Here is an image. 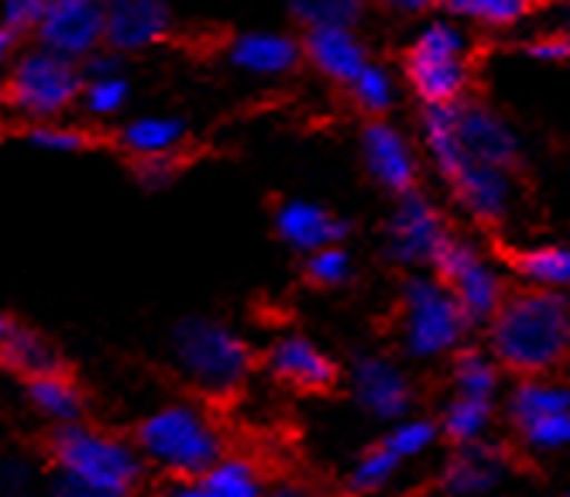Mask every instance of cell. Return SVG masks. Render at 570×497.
<instances>
[{
	"mask_svg": "<svg viewBox=\"0 0 570 497\" xmlns=\"http://www.w3.org/2000/svg\"><path fill=\"white\" fill-rule=\"evenodd\" d=\"M492 350L515 375H547L570 357V299L557 288H529L502 299L492 316Z\"/></svg>",
	"mask_w": 570,
	"mask_h": 497,
	"instance_id": "obj_1",
	"label": "cell"
},
{
	"mask_svg": "<svg viewBox=\"0 0 570 497\" xmlns=\"http://www.w3.org/2000/svg\"><path fill=\"white\" fill-rule=\"evenodd\" d=\"M423 145L440 179L451 186L458 202L481 223H499L509 213L512 182L509 169L474 158L458 138V103H433L423 113Z\"/></svg>",
	"mask_w": 570,
	"mask_h": 497,
	"instance_id": "obj_2",
	"label": "cell"
},
{
	"mask_svg": "<svg viewBox=\"0 0 570 497\" xmlns=\"http://www.w3.org/2000/svg\"><path fill=\"white\" fill-rule=\"evenodd\" d=\"M135 443L155 467L179 480L203 477L220 460L224 449L217 426L189 405H173L148 416L135 429Z\"/></svg>",
	"mask_w": 570,
	"mask_h": 497,
	"instance_id": "obj_3",
	"label": "cell"
},
{
	"mask_svg": "<svg viewBox=\"0 0 570 497\" xmlns=\"http://www.w3.org/2000/svg\"><path fill=\"white\" fill-rule=\"evenodd\" d=\"M176 360L196 391L207 398H230L240 391L244 378L255 364L252 347L227 326L210 319H186L173 337Z\"/></svg>",
	"mask_w": 570,
	"mask_h": 497,
	"instance_id": "obj_4",
	"label": "cell"
},
{
	"mask_svg": "<svg viewBox=\"0 0 570 497\" xmlns=\"http://www.w3.org/2000/svg\"><path fill=\"white\" fill-rule=\"evenodd\" d=\"M52 460L62 467L66 477H76L90 487L110 490L117 497H128L141 484V460L138 453L114 436H104L97 429L62 423L49 439Z\"/></svg>",
	"mask_w": 570,
	"mask_h": 497,
	"instance_id": "obj_5",
	"label": "cell"
},
{
	"mask_svg": "<svg viewBox=\"0 0 570 497\" xmlns=\"http://www.w3.org/2000/svg\"><path fill=\"white\" fill-rule=\"evenodd\" d=\"M83 90V66L49 49L24 52L4 82V103L28 123L62 117Z\"/></svg>",
	"mask_w": 570,
	"mask_h": 497,
	"instance_id": "obj_6",
	"label": "cell"
},
{
	"mask_svg": "<svg viewBox=\"0 0 570 497\" xmlns=\"http://www.w3.org/2000/svg\"><path fill=\"white\" fill-rule=\"evenodd\" d=\"M405 76L416 97L433 103H461L471 66H468V34L454 21H433L426 24L416 41L405 52Z\"/></svg>",
	"mask_w": 570,
	"mask_h": 497,
	"instance_id": "obj_7",
	"label": "cell"
},
{
	"mask_svg": "<svg viewBox=\"0 0 570 497\" xmlns=\"http://www.w3.org/2000/svg\"><path fill=\"white\" fill-rule=\"evenodd\" d=\"M405 309V347L416 357H433L451 350L471 326L458 296L440 278H410L402 288Z\"/></svg>",
	"mask_w": 570,
	"mask_h": 497,
	"instance_id": "obj_8",
	"label": "cell"
},
{
	"mask_svg": "<svg viewBox=\"0 0 570 497\" xmlns=\"http://www.w3.org/2000/svg\"><path fill=\"white\" fill-rule=\"evenodd\" d=\"M433 268H436V278L458 296V302L471 322H484L499 312V306L505 299L502 278L495 275V268H488V261L468 240H458V237L446 240L440 247Z\"/></svg>",
	"mask_w": 570,
	"mask_h": 497,
	"instance_id": "obj_9",
	"label": "cell"
},
{
	"mask_svg": "<svg viewBox=\"0 0 570 497\" xmlns=\"http://www.w3.org/2000/svg\"><path fill=\"white\" fill-rule=\"evenodd\" d=\"M35 38L42 49L83 66L107 46V0H56Z\"/></svg>",
	"mask_w": 570,
	"mask_h": 497,
	"instance_id": "obj_10",
	"label": "cell"
},
{
	"mask_svg": "<svg viewBox=\"0 0 570 497\" xmlns=\"http://www.w3.org/2000/svg\"><path fill=\"white\" fill-rule=\"evenodd\" d=\"M451 240L443 217L420 192H402L389 220V258L399 265H433L440 247Z\"/></svg>",
	"mask_w": 570,
	"mask_h": 497,
	"instance_id": "obj_11",
	"label": "cell"
},
{
	"mask_svg": "<svg viewBox=\"0 0 570 497\" xmlns=\"http://www.w3.org/2000/svg\"><path fill=\"white\" fill-rule=\"evenodd\" d=\"M173 14L166 0H107V49L145 52L169 34Z\"/></svg>",
	"mask_w": 570,
	"mask_h": 497,
	"instance_id": "obj_12",
	"label": "cell"
},
{
	"mask_svg": "<svg viewBox=\"0 0 570 497\" xmlns=\"http://www.w3.org/2000/svg\"><path fill=\"white\" fill-rule=\"evenodd\" d=\"M361 151H364V165H368L372 179L402 196L416 186V155L405 141V135L385 120H372L361 135Z\"/></svg>",
	"mask_w": 570,
	"mask_h": 497,
	"instance_id": "obj_13",
	"label": "cell"
},
{
	"mask_svg": "<svg viewBox=\"0 0 570 497\" xmlns=\"http://www.w3.org/2000/svg\"><path fill=\"white\" fill-rule=\"evenodd\" d=\"M265 364H268V370H272V375L282 385H289L296 391H306V395L331 391L337 385V378H341L337 364L327 354H320L303 337H285V340H278L268 350Z\"/></svg>",
	"mask_w": 570,
	"mask_h": 497,
	"instance_id": "obj_14",
	"label": "cell"
},
{
	"mask_svg": "<svg viewBox=\"0 0 570 497\" xmlns=\"http://www.w3.org/2000/svg\"><path fill=\"white\" fill-rule=\"evenodd\" d=\"M458 138L474 158L499 165V169H512L519 158L515 131L495 110L478 103H458Z\"/></svg>",
	"mask_w": 570,
	"mask_h": 497,
	"instance_id": "obj_15",
	"label": "cell"
},
{
	"mask_svg": "<svg viewBox=\"0 0 570 497\" xmlns=\"http://www.w3.org/2000/svg\"><path fill=\"white\" fill-rule=\"evenodd\" d=\"M303 56L334 82H347L368 66V52L357 41L354 28L347 24H320V28H306V41H303Z\"/></svg>",
	"mask_w": 570,
	"mask_h": 497,
	"instance_id": "obj_16",
	"label": "cell"
},
{
	"mask_svg": "<svg viewBox=\"0 0 570 497\" xmlns=\"http://www.w3.org/2000/svg\"><path fill=\"white\" fill-rule=\"evenodd\" d=\"M275 230L296 251H320V247L341 243L347 237V223L341 217L306 199L282 202L275 213Z\"/></svg>",
	"mask_w": 570,
	"mask_h": 497,
	"instance_id": "obj_17",
	"label": "cell"
},
{
	"mask_svg": "<svg viewBox=\"0 0 570 497\" xmlns=\"http://www.w3.org/2000/svg\"><path fill=\"white\" fill-rule=\"evenodd\" d=\"M227 59L252 76H282L299 66L303 46L278 31H248L230 41Z\"/></svg>",
	"mask_w": 570,
	"mask_h": 497,
	"instance_id": "obj_18",
	"label": "cell"
},
{
	"mask_svg": "<svg viewBox=\"0 0 570 497\" xmlns=\"http://www.w3.org/2000/svg\"><path fill=\"white\" fill-rule=\"evenodd\" d=\"M120 52H107L104 49L97 56H90L83 62V90H79V103L83 110L97 120L117 117L128 103V79L120 72Z\"/></svg>",
	"mask_w": 570,
	"mask_h": 497,
	"instance_id": "obj_19",
	"label": "cell"
},
{
	"mask_svg": "<svg viewBox=\"0 0 570 497\" xmlns=\"http://www.w3.org/2000/svg\"><path fill=\"white\" fill-rule=\"evenodd\" d=\"M354 388L361 405L375 411L379 419H399L413 405V391L405 378L385 360H361L354 370Z\"/></svg>",
	"mask_w": 570,
	"mask_h": 497,
	"instance_id": "obj_20",
	"label": "cell"
},
{
	"mask_svg": "<svg viewBox=\"0 0 570 497\" xmlns=\"http://www.w3.org/2000/svg\"><path fill=\"white\" fill-rule=\"evenodd\" d=\"M509 460V453L502 446H488V443H461V453L446 464L443 470V487L451 494H478V490H488L502 467Z\"/></svg>",
	"mask_w": 570,
	"mask_h": 497,
	"instance_id": "obj_21",
	"label": "cell"
},
{
	"mask_svg": "<svg viewBox=\"0 0 570 497\" xmlns=\"http://www.w3.org/2000/svg\"><path fill=\"white\" fill-rule=\"evenodd\" d=\"M62 357L56 354V347L38 337L35 329L24 326H11L4 337H0V370H11V375L31 381L38 375H52V370H62Z\"/></svg>",
	"mask_w": 570,
	"mask_h": 497,
	"instance_id": "obj_22",
	"label": "cell"
},
{
	"mask_svg": "<svg viewBox=\"0 0 570 497\" xmlns=\"http://www.w3.org/2000/svg\"><path fill=\"white\" fill-rule=\"evenodd\" d=\"M183 138H186V123L176 117H138L120 128V148L135 155V161L176 158Z\"/></svg>",
	"mask_w": 570,
	"mask_h": 497,
	"instance_id": "obj_23",
	"label": "cell"
},
{
	"mask_svg": "<svg viewBox=\"0 0 570 497\" xmlns=\"http://www.w3.org/2000/svg\"><path fill=\"white\" fill-rule=\"evenodd\" d=\"M28 398L31 405L42 411V416L56 419V423H76L83 416L87 398L79 391V385L72 381V375L62 370H52V375H38L28 381Z\"/></svg>",
	"mask_w": 570,
	"mask_h": 497,
	"instance_id": "obj_24",
	"label": "cell"
},
{
	"mask_svg": "<svg viewBox=\"0 0 570 497\" xmlns=\"http://www.w3.org/2000/svg\"><path fill=\"white\" fill-rule=\"evenodd\" d=\"M512 268L537 281L540 288H557V292H570V247L547 243V247H529V251L512 255Z\"/></svg>",
	"mask_w": 570,
	"mask_h": 497,
	"instance_id": "obj_25",
	"label": "cell"
},
{
	"mask_svg": "<svg viewBox=\"0 0 570 497\" xmlns=\"http://www.w3.org/2000/svg\"><path fill=\"white\" fill-rule=\"evenodd\" d=\"M440 8L461 21H474L484 28H509L533 11V0H440Z\"/></svg>",
	"mask_w": 570,
	"mask_h": 497,
	"instance_id": "obj_26",
	"label": "cell"
},
{
	"mask_svg": "<svg viewBox=\"0 0 570 497\" xmlns=\"http://www.w3.org/2000/svg\"><path fill=\"white\" fill-rule=\"evenodd\" d=\"M207 484L210 497H262V474L252 460H217L207 474L199 477Z\"/></svg>",
	"mask_w": 570,
	"mask_h": 497,
	"instance_id": "obj_27",
	"label": "cell"
},
{
	"mask_svg": "<svg viewBox=\"0 0 570 497\" xmlns=\"http://www.w3.org/2000/svg\"><path fill=\"white\" fill-rule=\"evenodd\" d=\"M570 408V391L557 388V385H543V381H525L509 405V416L512 423L522 429L540 416H550V411H563Z\"/></svg>",
	"mask_w": 570,
	"mask_h": 497,
	"instance_id": "obj_28",
	"label": "cell"
},
{
	"mask_svg": "<svg viewBox=\"0 0 570 497\" xmlns=\"http://www.w3.org/2000/svg\"><path fill=\"white\" fill-rule=\"evenodd\" d=\"M488 419H492V398L458 391V398L443 411V433L454 443H474L488 426Z\"/></svg>",
	"mask_w": 570,
	"mask_h": 497,
	"instance_id": "obj_29",
	"label": "cell"
},
{
	"mask_svg": "<svg viewBox=\"0 0 570 497\" xmlns=\"http://www.w3.org/2000/svg\"><path fill=\"white\" fill-rule=\"evenodd\" d=\"M347 90H351V97H354V103L361 110H368L375 117H382L395 103V79L389 76V69L372 66V62L347 82Z\"/></svg>",
	"mask_w": 570,
	"mask_h": 497,
	"instance_id": "obj_30",
	"label": "cell"
},
{
	"mask_svg": "<svg viewBox=\"0 0 570 497\" xmlns=\"http://www.w3.org/2000/svg\"><path fill=\"white\" fill-rule=\"evenodd\" d=\"M368 0H289V8L299 24L320 28V24H347L354 28L364 14Z\"/></svg>",
	"mask_w": 570,
	"mask_h": 497,
	"instance_id": "obj_31",
	"label": "cell"
},
{
	"mask_svg": "<svg viewBox=\"0 0 570 497\" xmlns=\"http://www.w3.org/2000/svg\"><path fill=\"white\" fill-rule=\"evenodd\" d=\"M28 145H35L38 151H52V155H76L90 148V135L83 128H72V123L38 120L28 128Z\"/></svg>",
	"mask_w": 570,
	"mask_h": 497,
	"instance_id": "obj_32",
	"label": "cell"
},
{
	"mask_svg": "<svg viewBox=\"0 0 570 497\" xmlns=\"http://www.w3.org/2000/svg\"><path fill=\"white\" fill-rule=\"evenodd\" d=\"M399 460H402V457H399V453H392L385 443H382V446H372V449L357 460V467L351 470L347 487H351L354 494H372V490L385 487V480L395 474Z\"/></svg>",
	"mask_w": 570,
	"mask_h": 497,
	"instance_id": "obj_33",
	"label": "cell"
},
{
	"mask_svg": "<svg viewBox=\"0 0 570 497\" xmlns=\"http://www.w3.org/2000/svg\"><path fill=\"white\" fill-rule=\"evenodd\" d=\"M454 381L461 395H481V398H492L495 391V367L484 354L478 350H461L458 364H454Z\"/></svg>",
	"mask_w": 570,
	"mask_h": 497,
	"instance_id": "obj_34",
	"label": "cell"
},
{
	"mask_svg": "<svg viewBox=\"0 0 570 497\" xmlns=\"http://www.w3.org/2000/svg\"><path fill=\"white\" fill-rule=\"evenodd\" d=\"M351 275V261L347 255L341 251L337 243L331 247H320V251H309V261H306V278L320 288H334V285H344Z\"/></svg>",
	"mask_w": 570,
	"mask_h": 497,
	"instance_id": "obj_35",
	"label": "cell"
},
{
	"mask_svg": "<svg viewBox=\"0 0 570 497\" xmlns=\"http://www.w3.org/2000/svg\"><path fill=\"white\" fill-rule=\"evenodd\" d=\"M519 433H522V439L529 446H537V449H560V446L570 443V408L550 411V416H540L529 426H522Z\"/></svg>",
	"mask_w": 570,
	"mask_h": 497,
	"instance_id": "obj_36",
	"label": "cell"
},
{
	"mask_svg": "<svg viewBox=\"0 0 570 497\" xmlns=\"http://www.w3.org/2000/svg\"><path fill=\"white\" fill-rule=\"evenodd\" d=\"M433 439H436V426L433 423H405V426H399V429H392L385 436V446L405 460V457H416V453L426 449Z\"/></svg>",
	"mask_w": 570,
	"mask_h": 497,
	"instance_id": "obj_37",
	"label": "cell"
},
{
	"mask_svg": "<svg viewBox=\"0 0 570 497\" xmlns=\"http://www.w3.org/2000/svg\"><path fill=\"white\" fill-rule=\"evenodd\" d=\"M525 56L533 62H563V59H570V41L563 38V31L540 34L525 46Z\"/></svg>",
	"mask_w": 570,
	"mask_h": 497,
	"instance_id": "obj_38",
	"label": "cell"
},
{
	"mask_svg": "<svg viewBox=\"0 0 570 497\" xmlns=\"http://www.w3.org/2000/svg\"><path fill=\"white\" fill-rule=\"evenodd\" d=\"M56 497H117L110 490H100V487H90L83 480H76V477H66L62 487L56 490Z\"/></svg>",
	"mask_w": 570,
	"mask_h": 497,
	"instance_id": "obj_39",
	"label": "cell"
},
{
	"mask_svg": "<svg viewBox=\"0 0 570 497\" xmlns=\"http://www.w3.org/2000/svg\"><path fill=\"white\" fill-rule=\"evenodd\" d=\"M379 4H385V8H392L399 14H420L426 8H436L440 0H379Z\"/></svg>",
	"mask_w": 570,
	"mask_h": 497,
	"instance_id": "obj_40",
	"label": "cell"
},
{
	"mask_svg": "<svg viewBox=\"0 0 570 497\" xmlns=\"http://www.w3.org/2000/svg\"><path fill=\"white\" fill-rule=\"evenodd\" d=\"M169 497H210V490H207V484H203L199 477H189V480H179L169 490Z\"/></svg>",
	"mask_w": 570,
	"mask_h": 497,
	"instance_id": "obj_41",
	"label": "cell"
},
{
	"mask_svg": "<svg viewBox=\"0 0 570 497\" xmlns=\"http://www.w3.org/2000/svg\"><path fill=\"white\" fill-rule=\"evenodd\" d=\"M14 41H18V31L4 21V14H0V66H4L14 52Z\"/></svg>",
	"mask_w": 570,
	"mask_h": 497,
	"instance_id": "obj_42",
	"label": "cell"
},
{
	"mask_svg": "<svg viewBox=\"0 0 570 497\" xmlns=\"http://www.w3.org/2000/svg\"><path fill=\"white\" fill-rule=\"evenodd\" d=\"M275 497H309V494H303V490H296V487H285V490H278Z\"/></svg>",
	"mask_w": 570,
	"mask_h": 497,
	"instance_id": "obj_43",
	"label": "cell"
},
{
	"mask_svg": "<svg viewBox=\"0 0 570 497\" xmlns=\"http://www.w3.org/2000/svg\"><path fill=\"white\" fill-rule=\"evenodd\" d=\"M8 329H11V319H8L4 312H0V337H4V334H8Z\"/></svg>",
	"mask_w": 570,
	"mask_h": 497,
	"instance_id": "obj_44",
	"label": "cell"
},
{
	"mask_svg": "<svg viewBox=\"0 0 570 497\" xmlns=\"http://www.w3.org/2000/svg\"><path fill=\"white\" fill-rule=\"evenodd\" d=\"M560 31H563V38L570 41V11H567V21H563V28H560Z\"/></svg>",
	"mask_w": 570,
	"mask_h": 497,
	"instance_id": "obj_45",
	"label": "cell"
},
{
	"mask_svg": "<svg viewBox=\"0 0 570 497\" xmlns=\"http://www.w3.org/2000/svg\"><path fill=\"white\" fill-rule=\"evenodd\" d=\"M410 497H430V494H410Z\"/></svg>",
	"mask_w": 570,
	"mask_h": 497,
	"instance_id": "obj_46",
	"label": "cell"
},
{
	"mask_svg": "<svg viewBox=\"0 0 570 497\" xmlns=\"http://www.w3.org/2000/svg\"><path fill=\"white\" fill-rule=\"evenodd\" d=\"M46 4H49V8H52V4H56V0H46Z\"/></svg>",
	"mask_w": 570,
	"mask_h": 497,
	"instance_id": "obj_47",
	"label": "cell"
},
{
	"mask_svg": "<svg viewBox=\"0 0 570 497\" xmlns=\"http://www.w3.org/2000/svg\"><path fill=\"white\" fill-rule=\"evenodd\" d=\"M563 4H570V0H563Z\"/></svg>",
	"mask_w": 570,
	"mask_h": 497,
	"instance_id": "obj_48",
	"label": "cell"
}]
</instances>
